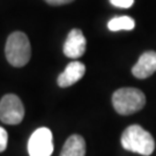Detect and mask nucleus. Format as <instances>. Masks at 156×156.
I'll return each instance as SVG.
<instances>
[{
  "instance_id": "obj_5",
  "label": "nucleus",
  "mask_w": 156,
  "mask_h": 156,
  "mask_svg": "<svg viewBox=\"0 0 156 156\" xmlns=\"http://www.w3.org/2000/svg\"><path fill=\"white\" fill-rule=\"evenodd\" d=\"M28 151L30 156H51L53 153L52 133L49 128L36 129L28 141Z\"/></svg>"
},
{
  "instance_id": "obj_7",
  "label": "nucleus",
  "mask_w": 156,
  "mask_h": 156,
  "mask_svg": "<svg viewBox=\"0 0 156 156\" xmlns=\"http://www.w3.org/2000/svg\"><path fill=\"white\" fill-rule=\"evenodd\" d=\"M156 72V52L147 51L140 56L132 68V74L138 79H147Z\"/></svg>"
},
{
  "instance_id": "obj_10",
  "label": "nucleus",
  "mask_w": 156,
  "mask_h": 156,
  "mask_svg": "<svg viewBox=\"0 0 156 156\" xmlns=\"http://www.w3.org/2000/svg\"><path fill=\"white\" fill-rule=\"evenodd\" d=\"M135 27V22L129 16H117L111 19L108 23V28L111 31L119 30H132Z\"/></svg>"
},
{
  "instance_id": "obj_11",
  "label": "nucleus",
  "mask_w": 156,
  "mask_h": 156,
  "mask_svg": "<svg viewBox=\"0 0 156 156\" xmlns=\"http://www.w3.org/2000/svg\"><path fill=\"white\" fill-rule=\"evenodd\" d=\"M7 142H8V134L4 127L0 126V153L4 151L7 147Z\"/></svg>"
},
{
  "instance_id": "obj_1",
  "label": "nucleus",
  "mask_w": 156,
  "mask_h": 156,
  "mask_svg": "<svg viewBox=\"0 0 156 156\" xmlns=\"http://www.w3.org/2000/svg\"><path fill=\"white\" fill-rule=\"evenodd\" d=\"M120 141L124 149L144 156L151 155L155 149L154 138L139 125L128 126L122 134Z\"/></svg>"
},
{
  "instance_id": "obj_2",
  "label": "nucleus",
  "mask_w": 156,
  "mask_h": 156,
  "mask_svg": "<svg viewBox=\"0 0 156 156\" xmlns=\"http://www.w3.org/2000/svg\"><path fill=\"white\" fill-rule=\"evenodd\" d=\"M6 58L14 67H22L28 64L31 57V46L27 35L21 31L12 33L6 42Z\"/></svg>"
},
{
  "instance_id": "obj_3",
  "label": "nucleus",
  "mask_w": 156,
  "mask_h": 156,
  "mask_svg": "<svg viewBox=\"0 0 156 156\" xmlns=\"http://www.w3.org/2000/svg\"><path fill=\"white\" fill-rule=\"evenodd\" d=\"M112 104L119 115L127 116L145 106L146 97L145 94L136 88H120L112 95Z\"/></svg>"
},
{
  "instance_id": "obj_9",
  "label": "nucleus",
  "mask_w": 156,
  "mask_h": 156,
  "mask_svg": "<svg viewBox=\"0 0 156 156\" xmlns=\"http://www.w3.org/2000/svg\"><path fill=\"white\" fill-rule=\"evenodd\" d=\"M86 155V142L79 134H73L66 140L62 147L60 156H84Z\"/></svg>"
},
{
  "instance_id": "obj_4",
  "label": "nucleus",
  "mask_w": 156,
  "mask_h": 156,
  "mask_svg": "<svg viewBox=\"0 0 156 156\" xmlns=\"http://www.w3.org/2000/svg\"><path fill=\"white\" fill-rule=\"evenodd\" d=\"M24 108L14 94H7L0 100V120L7 125H17L23 120Z\"/></svg>"
},
{
  "instance_id": "obj_6",
  "label": "nucleus",
  "mask_w": 156,
  "mask_h": 156,
  "mask_svg": "<svg viewBox=\"0 0 156 156\" xmlns=\"http://www.w3.org/2000/svg\"><path fill=\"white\" fill-rule=\"evenodd\" d=\"M86 37L80 29H72L64 44V53L71 59H78L86 51Z\"/></svg>"
},
{
  "instance_id": "obj_8",
  "label": "nucleus",
  "mask_w": 156,
  "mask_h": 156,
  "mask_svg": "<svg viewBox=\"0 0 156 156\" xmlns=\"http://www.w3.org/2000/svg\"><path fill=\"white\" fill-rule=\"evenodd\" d=\"M86 73V66L80 62H72L66 66L65 71L58 76V86L66 88L78 82Z\"/></svg>"
},
{
  "instance_id": "obj_12",
  "label": "nucleus",
  "mask_w": 156,
  "mask_h": 156,
  "mask_svg": "<svg viewBox=\"0 0 156 156\" xmlns=\"http://www.w3.org/2000/svg\"><path fill=\"white\" fill-rule=\"evenodd\" d=\"M110 2L119 8H129L134 4V0H110Z\"/></svg>"
},
{
  "instance_id": "obj_13",
  "label": "nucleus",
  "mask_w": 156,
  "mask_h": 156,
  "mask_svg": "<svg viewBox=\"0 0 156 156\" xmlns=\"http://www.w3.org/2000/svg\"><path fill=\"white\" fill-rule=\"evenodd\" d=\"M44 1H46L50 5L59 6V5H65V4H69V2H72L74 0H44Z\"/></svg>"
}]
</instances>
